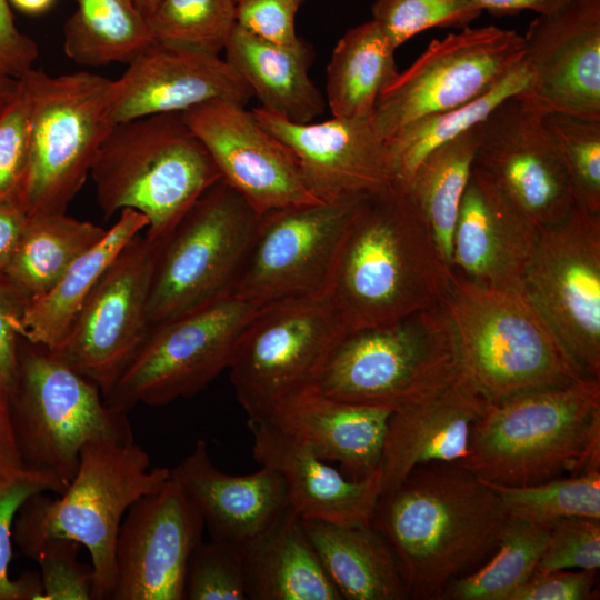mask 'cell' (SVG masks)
I'll list each match as a JSON object with an SVG mask.
<instances>
[{
  "label": "cell",
  "mask_w": 600,
  "mask_h": 600,
  "mask_svg": "<svg viewBox=\"0 0 600 600\" xmlns=\"http://www.w3.org/2000/svg\"><path fill=\"white\" fill-rule=\"evenodd\" d=\"M507 521L482 479L457 462H431L380 496L371 524L393 551L409 599L429 600L493 553Z\"/></svg>",
  "instance_id": "obj_1"
},
{
  "label": "cell",
  "mask_w": 600,
  "mask_h": 600,
  "mask_svg": "<svg viewBox=\"0 0 600 600\" xmlns=\"http://www.w3.org/2000/svg\"><path fill=\"white\" fill-rule=\"evenodd\" d=\"M452 270L409 196H371L338 249L324 291L350 330L396 322L441 306Z\"/></svg>",
  "instance_id": "obj_2"
},
{
  "label": "cell",
  "mask_w": 600,
  "mask_h": 600,
  "mask_svg": "<svg viewBox=\"0 0 600 600\" xmlns=\"http://www.w3.org/2000/svg\"><path fill=\"white\" fill-rule=\"evenodd\" d=\"M459 464L509 486L600 468V380L583 378L490 401Z\"/></svg>",
  "instance_id": "obj_3"
},
{
  "label": "cell",
  "mask_w": 600,
  "mask_h": 600,
  "mask_svg": "<svg viewBox=\"0 0 600 600\" xmlns=\"http://www.w3.org/2000/svg\"><path fill=\"white\" fill-rule=\"evenodd\" d=\"M169 479L170 468L151 467L148 452L134 440L89 442L59 498L40 491L23 502L14 519L13 542L29 558L51 538L79 542L90 554L92 600H111L121 521L134 501L158 491Z\"/></svg>",
  "instance_id": "obj_4"
},
{
  "label": "cell",
  "mask_w": 600,
  "mask_h": 600,
  "mask_svg": "<svg viewBox=\"0 0 600 600\" xmlns=\"http://www.w3.org/2000/svg\"><path fill=\"white\" fill-rule=\"evenodd\" d=\"M90 177L104 218L124 209L148 220L144 237L163 239L221 174L182 112L116 123Z\"/></svg>",
  "instance_id": "obj_5"
},
{
  "label": "cell",
  "mask_w": 600,
  "mask_h": 600,
  "mask_svg": "<svg viewBox=\"0 0 600 600\" xmlns=\"http://www.w3.org/2000/svg\"><path fill=\"white\" fill-rule=\"evenodd\" d=\"M442 306L460 367L489 401L589 378L521 290L483 288L452 272Z\"/></svg>",
  "instance_id": "obj_6"
},
{
  "label": "cell",
  "mask_w": 600,
  "mask_h": 600,
  "mask_svg": "<svg viewBox=\"0 0 600 600\" xmlns=\"http://www.w3.org/2000/svg\"><path fill=\"white\" fill-rule=\"evenodd\" d=\"M460 370L453 326L441 304L392 323L348 331L316 387L332 399L393 412L433 398Z\"/></svg>",
  "instance_id": "obj_7"
},
{
  "label": "cell",
  "mask_w": 600,
  "mask_h": 600,
  "mask_svg": "<svg viewBox=\"0 0 600 600\" xmlns=\"http://www.w3.org/2000/svg\"><path fill=\"white\" fill-rule=\"evenodd\" d=\"M9 401L24 466L66 488L87 443L134 440L128 411L109 407L97 383L21 337Z\"/></svg>",
  "instance_id": "obj_8"
},
{
  "label": "cell",
  "mask_w": 600,
  "mask_h": 600,
  "mask_svg": "<svg viewBox=\"0 0 600 600\" xmlns=\"http://www.w3.org/2000/svg\"><path fill=\"white\" fill-rule=\"evenodd\" d=\"M19 80L29 108V158L19 206L28 217L66 212L116 124L112 80L88 71L51 76L33 68Z\"/></svg>",
  "instance_id": "obj_9"
},
{
  "label": "cell",
  "mask_w": 600,
  "mask_h": 600,
  "mask_svg": "<svg viewBox=\"0 0 600 600\" xmlns=\"http://www.w3.org/2000/svg\"><path fill=\"white\" fill-rule=\"evenodd\" d=\"M259 218L222 178L209 187L154 243L149 326L231 296Z\"/></svg>",
  "instance_id": "obj_10"
},
{
  "label": "cell",
  "mask_w": 600,
  "mask_h": 600,
  "mask_svg": "<svg viewBox=\"0 0 600 600\" xmlns=\"http://www.w3.org/2000/svg\"><path fill=\"white\" fill-rule=\"evenodd\" d=\"M348 331L326 294L258 307L237 339L228 368L248 419L316 386L329 354Z\"/></svg>",
  "instance_id": "obj_11"
},
{
  "label": "cell",
  "mask_w": 600,
  "mask_h": 600,
  "mask_svg": "<svg viewBox=\"0 0 600 600\" xmlns=\"http://www.w3.org/2000/svg\"><path fill=\"white\" fill-rule=\"evenodd\" d=\"M257 308L231 294L149 326L104 402L129 412L137 404L161 407L202 391L229 368Z\"/></svg>",
  "instance_id": "obj_12"
},
{
  "label": "cell",
  "mask_w": 600,
  "mask_h": 600,
  "mask_svg": "<svg viewBox=\"0 0 600 600\" xmlns=\"http://www.w3.org/2000/svg\"><path fill=\"white\" fill-rule=\"evenodd\" d=\"M521 290L586 376L600 380V213L573 203L540 228Z\"/></svg>",
  "instance_id": "obj_13"
},
{
  "label": "cell",
  "mask_w": 600,
  "mask_h": 600,
  "mask_svg": "<svg viewBox=\"0 0 600 600\" xmlns=\"http://www.w3.org/2000/svg\"><path fill=\"white\" fill-rule=\"evenodd\" d=\"M523 54L522 36L496 26L466 27L433 39L382 91L373 128L386 140L421 117L466 104L519 66Z\"/></svg>",
  "instance_id": "obj_14"
},
{
  "label": "cell",
  "mask_w": 600,
  "mask_h": 600,
  "mask_svg": "<svg viewBox=\"0 0 600 600\" xmlns=\"http://www.w3.org/2000/svg\"><path fill=\"white\" fill-rule=\"evenodd\" d=\"M370 197L346 194L261 214L232 294L257 307L324 294L344 232Z\"/></svg>",
  "instance_id": "obj_15"
},
{
  "label": "cell",
  "mask_w": 600,
  "mask_h": 600,
  "mask_svg": "<svg viewBox=\"0 0 600 600\" xmlns=\"http://www.w3.org/2000/svg\"><path fill=\"white\" fill-rule=\"evenodd\" d=\"M154 243L136 236L103 272L64 339L59 358L87 377L104 396L116 383L148 328V299Z\"/></svg>",
  "instance_id": "obj_16"
},
{
  "label": "cell",
  "mask_w": 600,
  "mask_h": 600,
  "mask_svg": "<svg viewBox=\"0 0 600 600\" xmlns=\"http://www.w3.org/2000/svg\"><path fill=\"white\" fill-rule=\"evenodd\" d=\"M543 113L518 96L480 123L473 168L487 176L539 229L563 220L573 196Z\"/></svg>",
  "instance_id": "obj_17"
},
{
  "label": "cell",
  "mask_w": 600,
  "mask_h": 600,
  "mask_svg": "<svg viewBox=\"0 0 600 600\" xmlns=\"http://www.w3.org/2000/svg\"><path fill=\"white\" fill-rule=\"evenodd\" d=\"M203 519L170 479L127 510L116 541V587L111 600H183L192 553Z\"/></svg>",
  "instance_id": "obj_18"
},
{
  "label": "cell",
  "mask_w": 600,
  "mask_h": 600,
  "mask_svg": "<svg viewBox=\"0 0 600 600\" xmlns=\"http://www.w3.org/2000/svg\"><path fill=\"white\" fill-rule=\"evenodd\" d=\"M182 116L210 153L221 178L259 216L320 201L307 189L292 151L267 131L246 106L211 100Z\"/></svg>",
  "instance_id": "obj_19"
},
{
  "label": "cell",
  "mask_w": 600,
  "mask_h": 600,
  "mask_svg": "<svg viewBox=\"0 0 600 600\" xmlns=\"http://www.w3.org/2000/svg\"><path fill=\"white\" fill-rule=\"evenodd\" d=\"M522 38L530 80L517 96L543 114L600 119V0L538 14Z\"/></svg>",
  "instance_id": "obj_20"
},
{
  "label": "cell",
  "mask_w": 600,
  "mask_h": 600,
  "mask_svg": "<svg viewBox=\"0 0 600 600\" xmlns=\"http://www.w3.org/2000/svg\"><path fill=\"white\" fill-rule=\"evenodd\" d=\"M259 123L294 154L302 180L320 201L346 194H382L397 189L386 146L371 118L332 117L296 123L261 108Z\"/></svg>",
  "instance_id": "obj_21"
},
{
  "label": "cell",
  "mask_w": 600,
  "mask_h": 600,
  "mask_svg": "<svg viewBox=\"0 0 600 600\" xmlns=\"http://www.w3.org/2000/svg\"><path fill=\"white\" fill-rule=\"evenodd\" d=\"M128 64L120 78L111 81L114 123L183 112L211 100L247 106L253 97L237 71L219 56L154 42Z\"/></svg>",
  "instance_id": "obj_22"
},
{
  "label": "cell",
  "mask_w": 600,
  "mask_h": 600,
  "mask_svg": "<svg viewBox=\"0 0 600 600\" xmlns=\"http://www.w3.org/2000/svg\"><path fill=\"white\" fill-rule=\"evenodd\" d=\"M538 237L539 228L472 168L453 232L452 272L483 288L521 290Z\"/></svg>",
  "instance_id": "obj_23"
},
{
  "label": "cell",
  "mask_w": 600,
  "mask_h": 600,
  "mask_svg": "<svg viewBox=\"0 0 600 600\" xmlns=\"http://www.w3.org/2000/svg\"><path fill=\"white\" fill-rule=\"evenodd\" d=\"M392 411L332 399L313 386L249 420L267 421L310 448L320 459L337 462L352 480L380 471Z\"/></svg>",
  "instance_id": "obj_24"
},
{
  "label": "cell",
  "mask_w": 600,
  "mask_h": 600,
  "mask_svg": "<svg viewBox=\"0 0 600 600\" xmlns=\"http://www.w3.org/2000/svg\"><path fill=\"white\" fill-rule=\"evenodd\" d=\"M252 453L283 479L289 507L303 520L371 523L381 496V471L352 480L273 424L249 420Z\"/></svg>",
  "instance_id": "obj_25"
},
{
  "label": "cell",
  "mask_w": 600,
  "mask_h": 600,
  "mask_svg": "<svg viewBox=\"0 0 600 600\" xmlns=\"http://www.w3.org/2000/svg\"><path fill=\"white\" fill-rule=\"evenodd\" d=\"M489 399L461 369L433 398L393 411L381 459V494L400 484L417 467L431 462H461L474 422Z\"/></svg>",
  "instance_id": "obj_26"
},
{
  "label": "cell",
  "mask_w": 600,
  "mask_h": 600,
  "mask_svg": "<svg viewBox=\"0 0 600 600\" xmlns=\"http://www.w3.org/2000/svg\"><path fill=\"white\" fill-rule=\"evenodd\" d=\"M170 477L199 510L211 539L243 547L270 527L289 507L282 477L268 467L252 473L233 476L212 462L204 440Z\"/></svg>",
  "instance_id": "obj_27"
},
{
  "label": "cell",
  "mask_w": 600,
  "mask_h": 600,
  "mask_svg": "<svg viewBox=\"0 0 600 600\" xmlns=\"http://www.w3.org/2000/svg\"><path fill=\"white\" fill-rule=\"evenodd\" d=\"M224 60L261 102L264 111L296 123L321 116L326 100L309 76L310 46L276 44L236 24L224 47Z\"/></svg>",
  "instance_id": "obj_28"
},
{
  "label": "cell",
  "mask_w": 600,
  "mask_h": 600,
  "mask_svg": "<svg viewBox=\"0 0 600 600\" xmlns=\"http://www.w3.org/2000/svg\"><path fill=\"white\" fill-rule=\"evenodd\" d=\"M241 550L248 599L342 600L290 507Z\"/></svg>",
  "instance_id": "obj_29"
},
{
  "label": "cell",
  "mask_w": 600,
  "mask_h": 600,
  "mask_svg": "<svg viewBox=\"0 0 600 600\" xmlns=\"http://www.w3.org/2000/svg\"><path fill=\"white\" fill-rule=\"evenodd\" d=\"M302 521L327 576L342 600L409 599L396 556L371 523Z\"/></svg>",
  "instance_id": "obj_30"
},
{
  "label": "cell",
  "mask_w": 600,
  "mask_h": 600,
  "mask_svg": "<svg viewBox=\"0 0 600 600\" xmlns=\"http://www.w3.org/2000/svg\"><path fill=\"white\" fill-rule=\"evenodd\" d=\"M147 227L142 213L131 209L120 211L103 238L77 258L47 293L28 301L19 321V336L49 350L57 349L103 272Z\"/></svg>",
  "instance_id": "obj_31"
},
{
  "label": "cell",
  "mask_w": 600,
  "mask_h": 600,
  "mask_svg": "<svg viewBox=\"0 0 600 600\" xmlns=\"http://www.w3.org/2000/svg\"><path fill=\"white\" fill-rule=\"evenodd\" d=\"M396 48L374 21L349 29L327 67V100L332 117L371 118L382 91L397 78Z\"/></svg>",
  "instance_id": "obj_32"
},
{
  "label": "cell",
  "mask_w": 600,
  "mask_h": 600,
  "mask_svg": "<svg viewBox=\"0 0 600 600\" xmlns=\"http://www.w3.org/2000/svg\"><path fill=\"white\" fill-rule=\"evenodd\" d=\"M107 229L62 213L28 217L3 280L28 301L47 293Z\"/></svg>",
  "instance_id": "obj_33"
},
{
  "label": "cell",
  "mask_w": 600,
  "mask_h": 600,
  "mask_svg": "<svg viewBox=\"0 0 600 600\" xmlns=\"http://www.w3.org/2000/svg\"><path fill=\"white\" fill-rule=\"evenodd\" d=\"M479 136L480 124L430 152L403 190L426 220L449 267L453 232L472 172Z\"/></svg>",
  "instance_id": "obj_34"
},
{
  "label": "cell",
  "mask_w": 600,
  "mask_h": 600,
  "mask_svg": "<svg viewBox=\"0 0 600 600\" xmlns=\"http://www.w3.org/2000/svg\"><path fill=\"white\" fill-rule=\"evenodd\" d=\"M63 28V50L81 66L129 63L156 41L132 0H74Z\"/></svg>",
  "instance_id": "obj_35"
},
{
  "label": "cell",
  "mask_w": 600,
  "mask_h": 600,
  "mask_svg": "<svg viewBox=\"0 0 600 600\" xmlns=\"http://www.w3.org/2000/svg\"><path fill=\"white\" fill-rule=\"evenodd\" d=\"M529 80L528 67L522 61L477 99L421 117L386 139L397 189H406L416 169L430 152L480 124L503 100L521 93Z\"/></svg>",
  "instance_id": "obj_36"
},
{
  "label": "cell",
  "mask_w": 600,
  "mask_h": 600,
  "mask_svg": "<svg viewBox=\"0 0 600 600\" xmlns=\"http://www.w3.org/2000/svg\"><path fill=\"white\" fill-rule=\"evenodd\" d=\"M550 528L508 519L492 558L452 580L440 599L510 600L534 573Z\"/></svg>",
  "instance_id": "obj_37"
},
{
  "label": "cell",
  "mask_w": 600,
  "mask_h": 600,
  "mask_svg": "<svg viewBox=\"0 0 600 600\" xmlns=\"http://www.w3.org/2000/svg\"><path fill=\"white\" fill-rule=\"evenodd\" d=\"M483 481L499 497L508 519L547 528L567 518L600 520V468L527 486Z\"/></svg>",
  "instance_id": "obj_38"
},
{
  "label": "cell",
  "mask_w": 600,
  "mask_h": 600,
  "mask_svg": "<svg viewBox=\"0 0 600 600\" xmlns=\"http://www.w3.org/2000/svg\"><path fill=\"white\" fill-rule=\"evenodd\" d=\"M236 0H162L148 18L157 43L219 56L237 24Z\"/></svg>",
  "instance_id": "obj_39"
},
{
  "label": "cell",
  "mask_w": 600,
  "mask_h": 600,
  "mask_svg": "<svg viewBox=\"0 0 600 600\" xmlns=\"http://www.w3.org/2000/svg\"><path fill=\"white\" fill-rule=\"evenodd\" d=\"M542 120L562 159L573 202L600 213V119L548 112Z\"/></svg>",
  "instance_id": "obj_40"
},
{
  "label": "cell",
  "mask_w": 600,
  "mask_h": 600,
  "mask_svg": "<svg viewBox=\"0 0 600 600\" xmlns=\"http://www.w3.org/2000/svg\"><path fill=\"white\" fill-rule=\"evenodd\" d=\"M371 11L396 49L431 28L469 27L482 13L474 0H376Z\"/></svg>",
  "instance_id": "obj_41"
},
{
  "label": "cell",
  "mask_w": 600,
  "mask_h": 600,
  "mask_svg": "<svg viewBox=\"0 0 600 600\" xmlns=\"http://www.w3.org/2000/svg\"><path fill=\"white\" fill-rule=\"evenodd\" d=\"M186 599L247 600L241 548L214 539L201 541L190 560Z\"/></svg>",
  "instance_id": "obj_42"
},
{
  "label": "cell",
  "mask_w": 600,
  "mask_h": 600,
  "mask_svg": "<svg viewBox=\"0 0 600 600\" xmlns=\"http://www.w3.org/2000/svg\"><path fill=\"white\" fill-rule=\"evenodd\" d=\"M81 544L67 538H51L31 554L40 568L41 600H92L91 564L79 560Z\"/></svg>",
  "instance_id": "obj_43"
},
{
  "label": "cell",
  "mask_w": 600,
  "mask_h": 600,
  "mask_svg": "<svg viewBox=\"0 0 600 600\" xmlns=\"http://www.w3.org/2000/svg\"><path fill=\"white\" fill-rule=\"evenodd\" d=\"M29 158V108L18 79L17 91L0 116V203L16 202L23 188Z\"/></svg>",
  "instance_id": "obj_44"
},
{
  "label": "cell",
  "mask_w": 600,
  "mask_h": 600,
  "mask_svg": "<svg viewBox=\"0 0 600 600\" xmlns=\"http://www.w3.org/2000/svg\"><path fill=\"white\" fill-rule=\"evenodd\" d=\"M600 520L567 518L550 528L547 547L533 574L560 569L599 570Z\"/></svg>",
  "instance_id": "obj_45"
},
{
  "label": "cell",
  "mask_w": 600,
  "mask_h": 600,
  "mask_svg": "<svg viewBox=\"0 0 600 600\" xmlns=\"http://www.w3.org/2000/svg\"><path fill=\"white\" fill-rule=\"evenodd\" d=\"M40 491L47 489L33 481L0 483V600H41L40 574L27 572L17 579L9 576L16 516L23 502Z\"/></svg>",
  "instance_id": "obj_46"
},
{
  "label": "cell",
  "mask_w": 600,
  "mask_h": 600,
  "mask_svg": "<svg viewBox=\"0 0 600 600\" xmlns=\"http://www.w3.org/2000/svg\"><path fill=\"white\" fill-rule=\"evenodd\" d=\"M306 0H239L237 24L266 41L294 46L301 41L294 19Z\"/></svg>",
  "instance_id": "obj_47"
},
{
  "label": "cell",
  "mask_w": 600,
  "mask_h": 600,
  "mask_svg": "<svg viewBox=\"0 0 600 600\" xmlns=\"http://www.w3.org/2000/svg\"><path fill=\"white\" fill-rule=\"evenodd\" d=\"M597 571L560 569L533 574L510 600H590L596 598Z\"/></svg>",
  "instance_id": "obj_48"
},
{
  "label": "cell",
  "mask_w": 600,
  "mask_h": 600,
  "mask_svg": "<svg viewBox=\"0 0 600 600\" xmlns=\"http://www.w3.org/2000/svg\"><path fill=\"white\" fill-rule=\"evenodd\" d=\"M28 300L0 279V388L11 390L17 377L18 326Z\"/></svg>",
  "instance_id": "obj_49"
},
{
  "label": "cell",
  "mask_w": 600,
  "mask_h": 600,
  "mask_svg": "<svg viewBox=\"0 0 600 600\" xmlns=\"http://www.w3.org/2000/svg\"><path fill=\"white\" fill-rule=\"evenodd\" d=\"M20 480L37 482L47 491L58 494L67 489L50 478L30 471L24 466L12 427L9 393L0 388V483Z\"/></svg>",
  "instance_id": "obj_50"
},
{
  "label": "cell",
  "mask_w": 600,
  "mask_h": 600,
  "mask_svg": "<svg viewBox=\"0 0 600 600\" xmlns=\"http://www.w3.org/2000/svg\"><path fill=\"white\" fill-rule=\"evenodd\" d=\"M37 57L36 42L16 26L8 0H0V72L19 79Z\"/></svg>",
  "instance_id": "obj_51"
},
{
  "label": "cell",
  "mask_w": 600,
  "mask_h": 600,
  "mask_svg": "<svg viewBox=\"0 0 600 600\" xmlns=\"http://www.w3.org/2000/svg\"><path fill=\"white\" fill-rule=\"evenodd\" d=\"M27 220V213L18 203H0V279H3Z\"/></svg>",
  "instance_id": "obj_52"
},
{
  "label": "cell",
  "mask_w": 600,
  "mask_h": 600,
  "mask_svg": "<svg viewBox=\"0 0 600 600\" xmlns=\"http://www.w3.org/2000/svg\"><path fill=\"white\" fill-rule=\"evenodd\" d=\"M482 11L493 16L517 14L524 10L548 14L561 9L569 0H474Z\"/></svg>",
  "instance_id": "obj_53"
},
{
  "label": "cell",
  "mask_w": 600,
  "mask_h": 600,
  "mask_svg": "<svg viewBox=\"0 0 600 600\" xmlns=\"http://www.w3.org/2000/svg\"><path fill=\"white\" fill-rule=\"evenodd\" d=\"M18 88V79L0 72V116L11 102Z\"/></svg>",
  "instance_id": "obj_54"
},
{
  "label": "cell",
  "mask_w": 600,
  "mask_h": 600,
  "mask_svg": "<svg viewBox=\"0 0 600 600\" xmlns=\"http://www.w3.org/2000/svg\"><path fill=\"white\" fill-rule=\"evenodd\" d=\"M18 10L27 14H40L46 12L54 0H9Z\"/></svg>",
  "instance_id": "obj_55"
},
{
  "label": "cell",
  "mask_w": 600,
  "mask_h": 600,
  "mask_svg": "<svg viewBox=\"0 0 600 600\" xmlns=\"http://www.w3.org/2000/svg\"><path fill=\"white\" fill-rule=\"evenodd\" d=\"M139 11L149 18L159 7L162 0H132Z\"/></svg>",
  "instance_id": "obj_56"
},
{
  "label": "cell",
  "mask_w": 600,
  "mask_h": 600,
  "mask_svg": "<svg viewBox=\"0 0 600 600\" xmlns=\"http://www.w3.org/2000/svg\"><path fill=\"white\" fill-rule=\"evenodd\" d=\"M239 1V0H236V2Z\"/></svg>",
  "instance_id": "obj_57"
}]
</instances>
